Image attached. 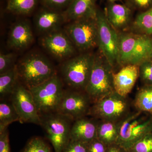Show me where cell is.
<instances>
[{
  "label": "cell",
  "mask_w": 152,
  "mask_h": 152,
  "mask_svg": "<svg viewBox=\"0 0 152 152\" xmlns=\"http://www.w3.org/2000/svg\"><path fill=\"white\" fill-rule=\"evenodd\" d=\"M38 0H8L7 10L19 15H29L37 4Z\"/></svg>",
  "instance_id": "cell-25"
},
{
  "label": "cell",
  "mask_w": 152,
  "mask_h": 152,
  "mask_svg": "<svg viewBox=\"0 0 152 152\" xmlns=\"http://www.w3.org/2000/svg\"><path fill=\"white\" fill-rule=\"evenodd\" d=\"M34 21L37 29L45 34L59 30L66 22L63 12L48 7L38 12Z\"/></svg>",
  "instance_id": "cell-16"
},
{
  "label": "cell",
  "mask_w": 152,
  "mask_h": 152,
  "mask_svg": "<svg viewBox=\"0 0 152 152\" xmlns=\"http://www.w3.org/2000/svg\"><path fill=\"white\" fill-rule=\"evenodd\" d=\"M88 152H106L107 146L96 138L88 143Z\"/></svg>",
  "instance_id": "cell-34"
},
{
  "label": "cell",
  "mask_w": 152,
  "mask_h": 152,
  "mask_svg": "<svg viewBox=\"0 0 152 152\" xmlns=\"http://www.w3.org/2000/svg\"><path fill=\"white\" fill-rule=\"evenodd\" d=\"M107 1V2H116L118 1H119L120 0H106Z\"/></svg>",
  "instance_id": "cell-36"
},
{
  "label": "cell",
  "mask_w": 152,
  "mask_h": 152,
  "mask_svg": "<svg viewBox=\"0 0 152 152\" xmlns=\"http://www.w3.org/2000/svg\"><path fill=\"white\" fill-rule=\"evenodd\" d=\"M47 7L54 10L63 8L69 5L72 0H42Z\"/></svg>",
  "instance_id": "cell-32"
},
{
  "label": "cell",
  "mask_w": 152,
  "mask_h": 152,
  "mask_svg": "<svg viewBox=\"0 0 152 152\" xmlns=\"http://www.w3.org/2000/svg\"><path fill=\"white\" fill-rule=\"evenodd\" d=\"M64 31L80 53L92 51L98 48L96 16L69 22Z\"/></svg>",
  "instance_id": "cell-7"
},
{
  "label": "cell",
  "mask_w": 152,
  "mask_h": 152,
  "mask_svg": "<svg viewBox=\"0 0 152 152\" xmlns=\"http://www.w3.org/2000/svg\"><path fill=\"white\" fill-rule=\"evenodd\" d=\"M113 78L115 92L122 96L127 97L139 78V65L124 66L118 72L114 73Z\"/></svg>",
  "instance_id": "cell-15"
},
{
  "label": "cell",
  "mask_w": 152,
  "mask_h": 152,
  "mask_svg": "<svg viewBox=\"0 0 152 152\" xmlns=\"http://www.w3.org/2000/svg\"><path fill=\"white\" fill-rule=\"evenodd\" d=\"M126 151L152 152V132L144 136Z\"/></svg>",
  "instance_id": "cell-28"
},
{
  "label": "cell",
  "mask_w": 152,
  "mask_h": 152,
  "mask_svg": "<svg viewBox=\"0 0 152 152\" xmlns=\"http://www.w3.org/2000/svg\"><path fill=\"white\" fill-rule=\"evenodd\" d=\"M134 105L137 110L152 116V86L143 85L136 94Z\"/></svg>",
  "instance_id": "cell-23"
},
{
  "label": "cell",
  "mask_w": 152,
  "mask_h": 152,
  "mask_svg": "<svg viewBox=\"0 0 152 152\" xmlns=\"http://www.w3.org/2000/svg\"><path fill=\"white\" fill-rule=\"evenodd\" d=\"M0 152H11L8 128L0 132Z\"/></svg>",
  "instance_id": "cell-33"
},
{
  "label": "cell",
  "mask_w": 152,
  "mask_h": 152,
  "mask_svg": "<svg viewBox=\"0 0 152 152\" xmlns=\"http://www.w3.org/2000/svg\"><path fill=\"white\" fill-rule=\"evenodd\" d=\"M139 78L143 85L152 86V61L150 59L139 65Z\"/></svg>",
  "instance_id": "cell-27"
},
{
  "label": "cell",
  "mask_w": 152,
  "mask_h": 152,
  "mask_svg": "<svg viewBox=\"0 0 152 152\" xmlns=\"http://www.w3.org/2000/svg\"><path fill=\"white\" fill-rule=\"evenodd\" d=\"M64 83L58 75L29 89L40 116L57 113L64 96Z\"/></svg>",
  "instance_id": "cell-5"
},
{
  "label": "cell",
  "mask_w": 152,
  "mask_h": 152,
  "mask_svg": "<svg viewBox=\"0 0 152 152\" xmlns=\"http://www.w3.org/2000/svg\"><path fill=\"white\" fill-rule=\"evenodd\" d=\"M104 12L108 21L117 32L129 31L134 19L133 11L127 6L107 2Z\"/></svg>",
  "instance_id": "cell-14"
},
{
  "label": "cell",
  "mask_w": 152,
  "mask_h": 152,
  "mask_svg": "<svg viewBox=\"0 0 152 152\" xmlns=\"http://www.w3.org/2000/svg\"><path fill=\"white\" fill-rule=\"evenodd\" d=\"M136 110L131 112L118 123L119 137L117 144L127 151L144 136L152 132V116Z\"/></svg>",
  "instance_id": "cell-6"
},
{
  "label": "cell",
  "mask_w": 152,
  "mask_h": 152,
  "mask_svg": "<svg viewBox=\"0 0 152 152\" xmlns=\"http://www.w3.org/2000/svg\"><path fill=\"white\" fill-rule=\"evenodd\" d=\"M33 41L34 35L29 24L26 21H20L11 28L7 44L11 48L21 50L28 47Z\"/></svg>",
  "instance_id": "cell-17"
},
{
  "label": "cell",
  "mask_w": 152,
  "mask_h": 152,
  "mask_svg": "<svg viewBox=\"0 0 152 152\" xmlns=\"http://www.w3.org/2000/svg\"><path fill=\"white\" fill-rule=\"evenodd\" d=\"M95 56V53L92 51L80 53L62 64L61 79L69 89L85 91L94 66Z\"/></svg>",
  "instance_id": "cell-3"
},
{
  "label": "cell",
  "mask_w": 152,
  "mask_h": 152,
  "mask_svg": "<svg viewBox=\"0 0 152 152\" xmlns=\"http://www.w3.org/2000/svg\"><path fill=\"white\" fill-rule=\"evenodd\" d=\"M41 124L55 152H62L70 140L71 128L74 121L58 113L41 116Z\"/></svg>",
  "instance_id": "cell-9"
},
{
  "label": "cell",
  "mask_w": 152,
  "mask_h": 152,
  "mask_svg": "<svg viewBox=\"0 0 152 152\" xmlns=\"http://www.w3.org/2000/svg\"><path fill=\"white\" fill-rule=\"evenodd\" d=\"M127 97L114 92L92 104L88 115L99 120L119 123L131 113Z\"/></svg>",
  "instance_id": "cell-8"
},
{
  "label": "cell",
  "mask_w": 152,
  "mask_h": 152,
  "mask_svg": "<svg viewBox=\"0 0 152 152\" xmlns=\"http://www.w3.org/2000/svg\"><path fill=\"white\" fill-rule=\"evenodd\" d=\"M92 104L85 91L69 89L65 91L57 113L75 121L88 115Z\"/></svg>",
  "instance_id": "cell-11"
},
{
  "label": "cell",
  "mask_w": 152,
  "mask_h": 152,
  "mask_svg": "<svg viewBox=\"0 0 152 152\" xmlns=\"http://www.w3.org/2000/svg\"><path fill=\"white\" fill-rule=\"evenodd\" d=\"M11 101L16 110L20 122L41 125V116L30 90L20 82L11 95Z\"/></svg>",
  "instance_id": "cell-12"
},
{
  "label": "cell",
  "mask_w": 152,
  "mask_h": 152,
  "mask_svg": "<svg viewBox=\"0 0 152 152\" xmlns=\"http://www.w3.org/2000/svg\"><path fill=\"white\" fill-rule=\"evenodd\" d=\"M128 31L152 36V7L145 12L139 13Z\"/></svg>",
  "instance_id": "cell-22"
},
{
  "label": "cell",
  "mask_w": 152,
  "mask_h": 152,
  "mask_svg": "<svg viewBox=\"0 0 152 152\" xmlns=\"http://www.w3.org/2000/svg\"><path fill=\"white\" fill-rule=\"evenodd\" d=\"M20 152H52L50 148L44 140L34 137L26 144Z\"/></svg>",
  "instance_id": "cell-26"
},
{
  "label": "cell",
  "mask_w": 152,
  "mask_h": 152,
  "mask_svg": "<svg viewBox=\"0 0 152 152\" xmlns=\"http://www.w3.org/2000/svg\"><path fill=\"white\" fill-rule=\"evenodd\" d=\"M98 50L115 70L118 66V35L108 21L104 10L98 8Z\"/></svg>",
  "instance_id": "cell-10"
},
{
  "label": "cell",
  "mask_w": 152,
  "mask_h": 152,
  "mask_svg": "<svg viewBox=\"0 0 152 152\" xmlns=\"http://www.w3.org/2000/svg\"><path fill=\"white\" fill-rule=\"evenodd\" d=\"M98 8L96 0H72L63 12L66 22L85 18H95Z\"/></svg>",
  "instance_id": "cell-19"
},
{
  "label": "cell",
  "mask_w": 152,
  "mask_h": 152,
  "mask_svg": "<svg viewBox=\"0 0 152 152\" xmlns=\"http://www.w3.org/2000/svg\"><path fill=\"white\" fill-rule=\"evenodd\" d=\"M20 122L16 110L11 101L1 100L0 103V132L8 128L9 125L15 122Z\"/></svg>",
  "instance_id": "cell-24"
},
{
  "label": "cell",
  "mask_w": 152,
  "mask_h": 152,
  "mask_svg": "<svg viewBox=\"0 0 152 152\" xmlns=\"http://www.w3.org/2000/svg\"><path fill=\"white\" fill-rule=\"evenodd\" d=\"M16 66L19 81L29 90L57 74L51 62L39 53L29 54L21 59Z\"/></svg>",
  "instance_id": "cell-2"
},
{
  "label": "cell",
  "mask_w": 152,
  "mask_h": 152,
  "mask_svg": "<svg viewBox=\"0 0 152 152\" xmlns=\"http://www.w3.org/2000/svg\"><path fill=\"white\" fill-rule=\"evenodd\" d=\"M125 4L133 11L145 12L152 7V0H125Z\"/></svg>",
  "instance_id": "cell-30"
},
{
  "label": "cell",
  "mask_w": 152,
  "mask_h": 152,
  "mask_svg": "<svg viewBox=\"0 0 152 152\" xmlns=\"http://www.w3.org/2000/svg\"><path fill=\"white\" fill-rule=\"evenodd\" d=\"M19 81L18 74L16 65L5 72L0 74V96L1 100L11 97Z\"/></svg>",
  "instance_id": "cell-21"
},
{
  "label": "cell",
  "mask_w": 152,
  "mask_h": 152,
  "mask_svg": "<svg viewBox=\"0 0 152 152\" xmlns=\"http://www.w3.org/2000/svg\"><path fill=\"white\" fill-rule=\"evenodd\" d=\"M15 56L12 53L0 54V74L11 69L16 65Z\"/></svg>",
  "instance_id": "cell-29"
},
{
  "label": "cell",
  "mask_w": 152,
  "mask_h": 152,
  "mask_svg": "<svg viewBox=\"0 0 152 152\" xmlns=\"http://www.w3.org/2000/svg\"><path fill=\"white\" fill-rule=\"evenodd\" d=\"M118 137V123L105 120H98L97 138L108 146L117 143Z\"/></svg>",
  "instance_id": "cell-20"
},
{
  "label": "cell",
  "mask_w": 152,
  "mask_h": 152,
  "mask_svg": "<svg viewBox=\"0 0 152 152\" xmlns=\"http://www.w3.org/2000/svg\"><path fill=\"white\" fill-rule=\"evenodd\" d=\"M118 66L138 65L150 59L152 51V36L127 31L118 33Z\"/></svg>",
  "instance_id": "cell-1"
},
{
  "label": "cell",
  "mask_w": 152,
  "mask_h": 152,
  "mask_svg": "<svg viewBox=\"0 0 152 152\" xmlns=\"http://www.w3.org/2000/svg\"><path fill=\"white\" fill-rule=\"evenodd\" d=\"M88 143L70 140L62 152H88Z\"/></svg>",
  "instance_id": "cell-31"
},
{
  "label": "cell",
  "mask_w": 152,
  "mask_h": 152,
  "mask_svg": "<svg viewBox=\"0 0 152 152\" xmlns=\"http://www.w3.org/2000/svg\"><path fill=\"white\" fill-rule=\"evenodd\" d=\"M41 44L44 49L58 60H67L75 56L77 52L64 31L60 29L44 35Z\"/></svg>",
  "instance_id": "cell-13"
},
{
  "label": "cell",
  "mask_w": 152,
  "mask_h": 152,
  "mask_svg": "<svg viewBox=\"0 0 152 152\" xmlns=\"http://www.w3.org/2000/svg\"><path fill=\"white\" fill-rule=\"evenodd\" d=\"M98 120L86 116L74 121L71 128L70 140L88 143L96 138Z\"/></svg>",
  "instance_id": "cell-18"
},
{
  "label": "cell",
  "mask_w": 152,
  "mask_h": 152,
  "mask_svg": "<svg viewBox=\"0 0 152 152\" xmlns=\"http://www.w3.org/2000/svg\"><path fill=\"white\" fill-rule=\"evenodd\" d=\"M150 59L152 61V51L151 53V56H150Z\"/></svg>",
  "instance_id": "cell-37"
},
{
  "label": "cell",
  "mask_w": 152,
  "mask_h": 152,
  "mask_svg": "<svg viewBox=\"0 0 152 152\" xmlns=\"http://www.w3.org/2000/svg\"><path fill=\"white\" fill-rule=\"evenodd\" d=\"M106 152H127L119 145L117 143L113 144L107 146Z\"/></svg>",
  "instance_id": "cell-35"
},
{
  "label": "cell",
  "mask_w": 152,
  "mask_h": 152,
  "mask_svg": "<svg viewBox=\"0 0 152 152\" xmlns=\"http://www.w3.org/2000/svg\"><path fill=\"white\" fill-rule=\"evenodd\" d=\"M113 67L98 50L85 91L93 103L115 92Z\"/></svg>",
  "instance_id": "cell-4"
}]
</instances>
